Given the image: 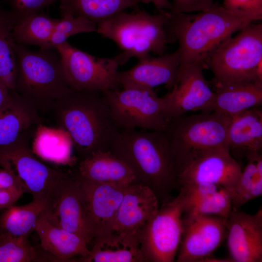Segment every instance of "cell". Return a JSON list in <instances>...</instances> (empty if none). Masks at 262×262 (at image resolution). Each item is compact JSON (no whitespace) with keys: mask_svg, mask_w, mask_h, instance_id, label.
<instances>
[{"mask_svg":"<svg viewBox=\"0 0 262 262\" xmlns=\"http://www.w3.org/2000/svg\"><path fill=\"white\" fill-rule=\"evenodd\" d=\"M24 193L18 189L0 191V210H4L14 205Z\"/></svg>","mask_w":262,"mask_h":262,"instance_id":"f35d334b","label":"cell"},{"mask_svg":"<svg viewBox=\"0 0 262 262\" xmlns=\"http://www.w3.org/2000/svg\"><path fill=\"white\" fill-rule=\"evenodd\" d=\"M213 112L229 117L262 104V83L236 82L216 86Z\"/></svg>","mask_w":262,"mask_h":262,"instance_id":"603a6c76","label":"cell"},{"mask_svg":"<svg viewBox=\"0 0 262 262\" xmlns=\"http://www.w3.org/2000/svg\"><path fill=\"white\" fill-rule=\"evenodd\" d=\"M203 68V63L180 66L170 91L163 97L168 121L189 112H213L214 92L204 77Z\"/></svg>","mask_w":262,"mask_h":262,"instance_id":"4fadbf2b","label":"cell"},{"mask_svg":"<svg viewBox=\"0 0 262 262\" xmlns=\"http://www.w3.org/2000/svg\"><path fill=\"white\" fill-rule=\"evenodd\" d=\"M248 160L235 187L229 192L231 209L238 210L262 194V156L261 152H247Z\"/></svg>","mask_w":262,"mask_h":262,"instance_id":"f546056e","label":"cell"},{"mask_svg":"<svg viewBox=\"0 0 262 262\" xmlns=\"http://www.w3.org/2000/svg\"><path fill=\"white\" fill-rule=\"evenodd\" d=\"M180 65L177 49L168 54L152 57L149 55L138 59L137 63L131 68L118 71L117 82L120 86L152 89L165 85L172 87Z\"/></svg>","mask_w":262,"mask_h":262,"instance_id":"d6986e66","label":"cell"},{"mask_svg":"<svg viewBox=\"0 0 262 262\" xmlns=\"http://www.w3.org/2000/svg\"><path fill=\"white\" fill-rule=\"evenodd\" d=\"M229 149L247 152H261L262 111L258 107L245 111L230 117L227 131Z\"/></svg>","mask_w":262,"mask_h":262,"instance_id":"d4e9b609","label":"cell"},{"mask_svg":"<svg viewBox=\"0 0 262 262\" xmlns=\"http://www.w3.org/2000/svg\"><path fill=\"white\" fill-rule=\"evenodd\" d=\"M80 262H146L139 245L113 234L95 240L89 254Z\"/></svg>","mask_w":262,"mask_h":262,"instance_id":"83f0119b","label":"cell"},{"mask_svg":"<svg viewBox=\"0 0 262 262\" xmlns=\"http://www.w3.org/2000/svg\"><path fill=\"white\" fill-rule=\"evenodd\" d=\"M253 22L217 3L196 14L169 12L168 30L174 41L179 44L180 66L203 63L234 33Z\"/></svg>","mask_w":262,"mask_h":262,"instance_id":"3957f363","label":"cell"},{"mask_svg":"<svg viewBox=\"0 0 262 262\" xmlns=\"http://www.w3.org/2000/svg\"><path fill=\"white\" fill-rule=\"evenodd\" d=\"M139 3L153 4L157 10L170 11L172 8L171 2L169 0H136Z\"/></svg>","mask_w":262,"mask_h":262,"instance_id":"ab89813d","label":"cell"},{"mask_svg":"<svg viewBox=\"0 0 262 262\" xmlns=\"http://www.w3.org/2000/svg\"><path fill=\"white\" fill-rule=\"evenodd\" d=\"M109 150L129 165L139 183L152 190L160 204L172 198L177 187L176 165L165 132L118 130Z\"/></svg>","mask_w":262,"mask_h":262,"instance_id":"6da1fadb","label":"cell"},{"mask_svg":"<svg viewBox=\"0 0 262 262\" xmlns=\"http://www.w3.org/2000/svg\"><path fill=\"white\" fill-rule=\"evenodd\" d=\"M160 206L157 196L147 186L138 182L127 186L111 234L139 244L142 229Z\"/></svg>","mask_w":262,"mask_h":262,"instance_id":"2e32d148","label":"cell"},{"mask_svg":"<svg viewBox=\"0 0 262 262\" xmlns=\"http://www.w3.org/2000/svg\"><path fill=\"white\" fill-rule=\"evenodd\" d=\"M29 236L11 238L0 235V262H30L37 258V252Z\"/></svg>","mask_w":262,"mask_h":262,"instance_id":"836d02e7","label":"cell"},{"mask_svg":"<svg viewBox=\"0 0 262 262\" xmlns=\"http://www.w3.org/2000/svg\"><path fill=\"white\" fill-rule=\"evenodd\" d=\"M222 187L208 183H197L180 187L179 194L185 203V212H187L207 196L214 193Z\"/></svg>","mask_w":262,"mask_h":262,"instance_id":"e575fe53","label":"cell"},{"mask_svg":"<svg viewBox=\"0 0 262 262\" xmlns=\"http://www.w3.org/2000/svg\"><path fill=\"white\" fill-rule=\"evenodd\" d=\"M72 146L71 139L65 131L47 127L42 123L37 125L33 136L32 151L53 163H70Z\"/></svg>","mask_w":262,"mask_h":262,"instance_id":"4316f807","label":"cell"},{"mask_svg":"<svg viewBox=\"0 0 262 262\" xmlns=\"http://www.w3.org/2000/svg\"><path fill=\"white\" fill-rule=\"evenodd\" d=\"M103 92L115 127L165 131L169 122L164 114L163 97L153 89L122 87Z\"/></svg>","mask_w":262,"mask_h":262,"instance_id":"52a82bcc","label":"cell"},{"mask_svg":"<svg viewBox=\"0 0 262 262\" xmlns=\"http://www.w3.org/2000/svg\"><path fill=\"white\" fill-rule=\"evenodd\" d=\"M15 91L32 100L39 111L51 109L54 102L72 89L56 49L31 50L16 43Z\"/></svg>","mask_w":262,"mask_h":262,"instance_id":"5b68a950","label":"cell"},{"mask_svg":"<svg viewBox=\"0 0 262 262\" xmlns=\"http://www.w3.org/2000/svg\"><path fill=\"white\" fill-rule=\"evenodd\" d=\"M227 246L232 262H262V209L253 214L231 210L226 219Z\"/></svg>","mask_w":262,"mask_h":262,"instance_id":"e0dca14e","label":"cell"},{"mask_svg":"<svg viewBox=\"0 0 262 262\" xmlns=\"http://www.w3.org/2000/svg\"><path fill=\"white\" fill-rule=\"evenodd\" d=\"M57 21L40 12L28 15L11 24L13 39L18 44L48 49Z\"/></svg>","mask_w":262,"mask_h":262,"instance_id":"f1b7e54d","label":"cell"},{"mask_svg":"<svg viewBox=\"0 0 262 262\" xmlns=\"http://www.w3.org/2000/svg\"><path fill=\"white\" fill-rule=\"evenodd\" d=\"M175 161L178 188L208 183L230 191L236 186L242 170L227 147L192 150L179 156Z\"/></svg>","mask_w":262,"mask_h":262,"instance_id":"30bf717a","label":"cell"},{"mask_svg":"<svg viewBox=\"0 0 262 262\" xmlns=\"http://www.w3.org/2000/svg\"><path fill=\"white\" fill-rule=\"evenodd\" d=\"M185 203L179 194L160 204L147 222L139 245L146 262H173L176 260L183 230Z\"/></svg>","mask_w":262,"mask_h":262,"instance_id":"9c48e42d","label":"cell"},{"mask_svg":"<svg viewBox=\"0 0 262 262\" xmlns=\"http://www.w3.org/2000/svg\"><path fill=\"white\" fill-rule=\"evenodd\" d=\"M61 14L84 17L96 24L125 11L137 9L136 0H59Z\"/></svg>","mask_w":262,"mask_h":262,"instance_id":"484cf974","label":"cell"},{"mask_svg":"<svg viewBox=\"0 0 262 262\" xmlns=\"http://www.w3.org/2000/svg\"><path fill=\"white\" fill-rule=\"evenodd\" d=\"M17 72L16 43L7 11L0 5V82L15 91Z\"/></svg>","mask_w":262,"mask_h":262,"instance_id":"4dcf8cb0","label":"cell"},{"mask_svg":"<svg viewBox=\"0 0 262 262\" xmlns=\"http://www.w3.org/2000/svg\"><path fill=\"white\" fill-rule=\"evenodd\" d=\"M96 31L97 25L92 21L82 16L62 14L54 26L48 49H55L72 35Z\"/></svg>","mask_w":262,"mask_h":262,"instance_id":"1f68e13d","label":"cell"},{"mask_svg":"<svg viewBox=\"0 0 262 262\" xmlns=\"http://www.w3.org/2000/svg\"><path fill=\"white\" fill-rule=\"evenodd\" d=\"M172 14L191 13L208 10L214 4L213 0H172Z\"/></svg>","mask_w":262,"mask_h":262,"instance_id":"74e56055","label":"cell"},{"mask_svg":"<svg viewBox=\"0 0 262 262\" xmlns=\"http://www.w3.org/2000/svg\"><path fill=\"white\" fill-rule=\"evenodd\" d=\"M231 210V197L228 190L221 187L201 200L184 215H211L226 218Z\"/></svg>","mask_w":262,"mask_h":262,"instance_id":"d6a6232c","label":"cell"},{"mask_svg":"<svg viewBox=\"0 0 262 262\" xmlns=\"http://www.w3.org/2000/svg\"><path fill=\"white\" fill-rule=\"evenodd\" d=\"M25 131L12 144L0 149V166L8 163L24 184L26 193L33 199L53 202L64 182L70 175L53 168L38 159L30 147L36 127Z\"/></svg>","mask_w":262,"mask_h":262,"instance_id":"ba28073f","label":"cell"},{"mask_svg":"<svg viewBox=\"0 0 262 262\" xmlns=\"http://www.w3.org/2000/svg\"><path fill=\"white\" fill-rule=\"evenodd\" d=\"M53 202L46 199H33L25 205L12 206L0 214V235L11 238L29 236L38 220L49 213Z\"/></svg>","mask_w":262,"mask_h":262,"instance_id":"cb8c5ba5","label":"cell"},{"mask_svg":"<svg viewBox=\"0 0 262 262\" xmlns=\"http://www.w3.org/2000/svg\"><path fill=\"white\" fill-rule=\"evenodd\" d=\"M57 0H6L10 6L7 11L11 24L28 15L40 12Z\"/></svg>","mask_w":262,"mask_h":262,"instance_id":"d590c367","label":"cell"},{"mask_svg":"<svg viewBox=\"0 0 262 262\" xmlns=\"http://www.w3.org/2000/svg\"><path fill=\"white\" fill-rule=\"evenodd\" d=\"M51 109L58 128L69 135L79 161L109 150L119 130L101 91L72 89L57 99Z\"/></svg>","mask_w":262,"mask_h":262,"instance_id":"7a4b0ae2","label":"cell"},{"mask_svg":"<svg viewBox=\"0 0 262 262\" xmlns=\"http://www.w3.org/2000/svg\"><path fill=\"white\" fill-rule=\"evenodd\" d=\"M74 176L80 182L93 242L110 235L127 187L96 183Z\"/></svg>","mask_w":262,"mask_h":262,"instance_id":"9a60e30c","label":"cell"},{"mask_svg":"<svg viewBox=\"0 0 262 262\" xmlns=\"http://www.w3.org/2000/svg\"><path fill=\"white\" fill-rule=\"evenodd\" d=\"M230 118L213 111L183 115L169 121L165 132L175 158L192 150L229 149L227 131Z\"/></svg>","mask_w":262,"mask_h":262,"instance_id":"8fae6325","label":"cell"},{"mask_svg":"<svg viewBox=\"0 0 262 262\" xmlns=\"http://www.w3.org/2000/svg\"><path fill=\"white\" fill-rule=\"evenodd\" d=\"M226 219L211 215H183V230L176 262H203L211 256L227 236Z\"/></svg>","mask_w":262,"mask_h":262,"instance_id":"5bb4252c","label":"cell"},{"mask_svg":"<svg viewBox=\"0 0 262 262\" xmlns=\"http://www.w3.org/2000/svg\"><path fill=\"white\" fill-rule=\"evenodd\" d=\"M169 12L159 11L151 14L136 9L125 11L98 24L96 32L115 42L122 50L116 56L119 65L132 57L164 54L168 44L174 41L168 30Z\"/></svg>","mask_w":262,"mask_h":262,"instance_id":"277c9868","label":"cell"},{"mask_svg":"<svg viewBox=\"0 0 262 262\" xmlns=\"http://www.w3.org/2000/svg\"><path fill=\"white\" fill-rule=\"evenodd\" d=\"M45 217L52 225L80 236L88 244L93 241L86 220L80 182L73 174L62 184L50 212Z\"/></svg>","mask_w":262,"mask_h":262,"instance_id":"ac0fdd59","label":"cell"},{"mask_svg":"<svg viewBox=\"0 0 262 262\" xmlns=\"http://www.w3.org/2000/svg\"><path fill=\"white\" fill-rule=\"evenodd\" d=\"M216 85L236 82L262 83V24H247L220 44L205 59Z\"/></svg>","mask_w":262,"mask_h":262,"instance_id":"8992f818","label":"cell"},{"mask_svg":"<svg viewBox=\"0 0 262 262\" xmlns=\"http://www.w3.org/2000/svg\"><path fill=\"white\" fill-rule=\"evenodd\" d=\"M73 174L92 182L121 187L138 182L129 165L109 150L94 152L80 160Z\"/></svg>","mask_w":262,"mask_h":262,"instance_id":"ffe728a7","label":"cell"},{"mask_svg":"<svg viewBox=\"0 0 262 262\" xmlns=\"http://www.w3.org/2000/svg\"><path fill=\"white\" fill-rule=\"evenodd\" d=\"M34 230L39 236L42 248L55 260L66 261L79 256L80 261L90 252L84 239L52 225L45 216L38 220Z\"/></svg>","mask_w":262,"mask_h":262,"instance_id":"7402d4cb","label":"cell"},{"mask_svg":"<svg viewBox=\"0 0 262 262\" xmlns=\"http://www.w3.org/2000/svg\"><path fill=\"white\" fill-rule=\"evenodd\" d=\"M12 91L0 82V110L10 99Z\"/></svg>","mask_w":262,"mask_h":262,"instance_id":"60d3db41","label":"cell"},{"mask_svg":"<svg viewBox=\"0 0 262 262\" xmlns=\"http://www.w3.org/2000/svg\"><path fill=\"white\" fill-rule=\"evenodd\" d=\"M222 6L253 21L262 19V0H223Z\"/></svg>","mask_w":262,"mask_h":262,"instance_id":"8d00e7d4","label":"cell"},{"mask_svg":"<svg viewBox=\"0 0 262 262\" xmlns=\"http://www.w3.org/2000/svg\"><path fill=\"white\" fill-rule=\"evenodd\" d=\"M64 72L70 87L76 90L104 92L119 89L117 57L101 58L90 54L66 41L58 46Z\"/></svg>","mask_w":262,"mask_h":262,"instance_id":"7c38bea8","label":"cell"},{"mask_svg":"<svg viewBox=\"0 0 262 262\" xmlns=\"http://www.w3.org/2000/svg\"><path fill=\"white\" fill-rule=\"evenodd\" d=\"M39 110L28 98L12 91L0 110V149L15 142L29 129L42 124Z\"/></svg>","mask_w":262,"mask_h":262,"instance_id":"44dd1931","label":"cell"}]
</instances>
